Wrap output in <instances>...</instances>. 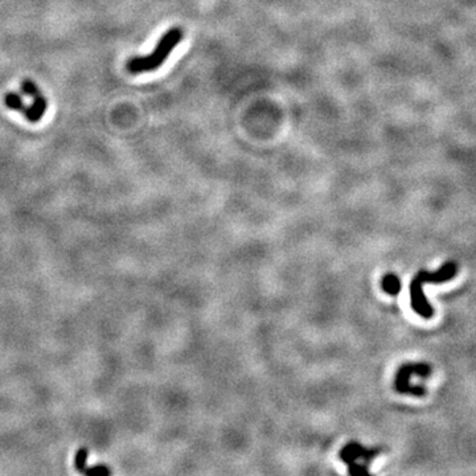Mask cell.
Masks as SVG:
<instances>
[{
	"label": "cell",
	"instance_id": "obj_1",
	"mask_svg": "<svg viewBox=\"0 0 476 476\" xmlns=\"http://www.w3.org/2000/svg\"><path fill=\"white\" fill-rule=\"evenodd\" d=\"M458 273V265L455 262H447L444 263L440 270L430 273L426 270H421L416 275L410 283V305L412 309L417 312L423 319H430L434 315V310L427 302L423 286L426 283H443L450 279H453Z\"/></svg>",
	"mask_w": 476,
	"mask_h": 476
},
{
	"label": "cell",
	"instance_id": "obj_2",
	"mask_svg": "<svg viewBox=\"0 0 476 476\" xmlns=\"http://www.w3.org/2000/svg\"><path fill=\"white\" fill-rule=\"evenodd\" d=\"M184 32L182 28H171L165 32L162 38L158 41L155 49L147 56L132 57L128 60V72L131 74L146 73L159 69L165 62V60L174 52V49L183 40Z\"/></svg>",
	"mask_w": 476,
	"mask_h": 476
},
{
	"label": "cell",
	"instance_id": "obj_3",
	"mask_svg": "<svg viewBox=\"0 0 476 476\" xmlns=\"http://www.w3.org/2000/svg\"><path fill=\"white\" fill-rule=\"evenodd\" d=\"M431 373V368L425 363L417 364H403L400 366L397 376H396V389L398 393L403 394H412V396H425L426 389L422 386L410 385V377L417 374L421 377H427Z\"/></svg>",
	"mask_w": 476,
	"mask_h": 476
},
{
	"label": "cell",
	"instance_id": "obj_4",
	"mask_svg": "<svg viewBox=\"0 0 476 476\" xmlns=\"http://www.w3.org/2000/svg\"><path fill=\"white\" fill-rule=\"evenodd\" d=\"M379 453H380L379 449L369 450L356 442H350L342 450L340 458L348 464L349 473L352 475H359V474H361L359 460H360V464L366 468V471H369L366 464H368L372 459L376 458L379 455Z\"/></svg>",
	"mask_w": 476,
	"mask_h": 476
},
{
	"label": "cell",
	"instance_id": "obj_5",
	"mask_svg": "<svg viewBox=\"0 0 476 476\" xmlns=\"http://www.w3.org/2000/svg\"><path fill=\"white\" fill-rule=\"evenodd\" d=\"M47 106H48L47 99L44 98V95L41 93H38L37 95L34 97V104L31 106H28V109L24 112V115H25V118L29 122L35 123V122H38L44 117V114L47 111Z\"/></svg>",
	"mask_w": 476,
	"mask_h": 476
},
{
	"label": "cell",
	"instance_id": "obj_6",
	"mask_svg": "<svg viewBox=\"0 0 476 476\" xmlns=\"http://www.w3.org/2000/svg\"><path fill=\"white\" fill-rule=\"evenodd\" d=\"M88 457H89V450L88 449H80L75 454L74 458V467L80 474L88 475L91 467L88 466Z\"/></svg>",
	"mask_w": 476,
	"mask_h": 476
},
{
	"label": "cell",
	"instance_id": "obj_7",
	"mask_svg": "<svg viewBox=\"0 0 476 476\" xmlns=\"http://www.w3.org/2000/svg\"><path fill=\"white\" fill-rule=\"evenodd\" d=\"M383 290L389 295H397L401 290V281L396 274H386L383 278Z\"/></svg>",
	"mask_w": 476,
	"mask_h": 476
},
{
	"label": "cell",
	"instance_id": "obj_8",
	"mask_svg": "<svg viewBox=\"0 0 476 476\" xmlns=\"http://www.w3.org/2000/svg\"><path fill=\"white\" fill-rule=\"evenodd\" d=\"M4 102H5V106L11 110L20 111V112H25L28 106H25V104L23 102L21 97L16 94V93H7L5 97H4Z\"/></svg>",
	"mask_w": 476,
	"mask_h": 476
}]
</instances>
